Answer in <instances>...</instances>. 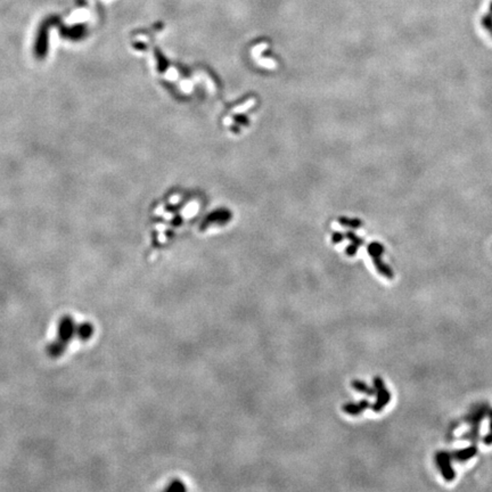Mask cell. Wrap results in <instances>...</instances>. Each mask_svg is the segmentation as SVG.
Wrapping results in <instances>:
<instances>
[{"mask_svg": "<svg viewBox=\"0 0 492 492\" xmlns=\"http://www.w3.org/2000/svg\"><path fill=\"white\" fill-rule=\"evenodd\" d=\"M347 236L349 237V238H350V239L352 240V243H351V245L349 246V248L346 250V253L348 254L349 257H353V256H355V254L357 253L358 249H359V246H360V244H361V240H360L359 238H358L357 236L353 235V234H348Z\"/></svg>", "mask_w": 492, "mask_h": 492, "instance_id": "cell-5", "label": "cell"}, {"mask_svg": "<svg viewBox=\"0 0 492 492\" xmlns=\"http://www.w3.org/2000/svg\"><path fill=\"white\" fill-rule=\"evenodd\" d=\"M482 24L484 25V28L492 31V17L490 15L484 16L482 20Z\"/></svg>", "mask_w": 492, "mask_h": 492, "instance_id": "cell-6", "label": "cell"}, {"mask_svg": "<svg viewBox=\"0 0 492 492\" xmlns=\"http://www.w3.org/2000/svg\"><path fill=\"white\" fill-rule=\"evenodd\" d=\"M491 12H492V4H491Z\"/></svg>", "mask_w": 492, "mask_h": 492, "instance_id": "cell-8", "label": "cell"}, {"mask_svg": "<svg viewBox=\"0 0 492 492\" xmlns=\"http://www.w3.org/2000/svg\"><path fill=\"white\" fill-rule=\"evenodd\" d=\"M351 386L353 390H356L357 392H359L361 395H365L367 397H374L376 395V391H375L374 386H369L368 384L365 383L364 381H360V379H353L351 382Z\"/></svg>", "mask_w": 492, "mask_h": 492, "instance_id": "cell-4", "label": "cell"}, {"mask_svg": "<svg viewBox=\"0 0 492 492\" xmlns=\"http://www.w3.org/2000/svg\"><path fill=\"white\" fill-rule=\"evenodd\" d=\"M369 407H372V405H370V402L368 400L361 399L359 402H357V404H355V402H349V404L343 405L342 410L343 413L347 415L360 416L362 413H365Z\"/></svg>", "mask_w": 492, "mask_h": 492, "instance_id": "cell-3", "label": "cell"}, {"mask_svg": "<svg viewBox=\"0 0 492 492\" xmlns=\"http://www.w3.org/2000/svg\"><path fill=\"white\" fill-rule=\"evenodd\" d=\"M342 240H343V237H342L341 234H338V232H337V234H334L333 235V241H334V243H341Z\"/></svg>", "mask_w": 492, "mask_h": 492, "instance_id": "cell-7", "label": "cell"}, {"mask_svg": "<svg viewBox=\"0 0 492 492\" xmlns=\"http://www.w3.org/2000/svg\"><path fill=\"white\" fill-rule=\"evenodd\" d=\"M373 386L375 387V391H376V401L374 402L370 408H372L374 413H382L385 409V407L390 404L391 395L386 388L383 378L379 376L373 378Z\"/></svg>", "mask_w": 492, "mask_h": 492, "instance_id": "cell-2", "label": "cell"}, {"mask_svg": "<svg viewBox=\"0 0 492 492\" xmlns=\"http://www.w3.org/2000/svg\"><path fill=\"white\" fill-rule=\"evenodd\" d=\"M368 253L369 256L373 259V263L376 270L378 271L379 275H382L383 277H385L387 279H393L395 278V274H393V270L388 267L385 262H384L381 257L384 253V248L379 243H372L368 246Z\"/></svg>", "mask_w": 492, "mask_h": 492, "instance_id": "cell-1", "label": "cell"}]
</instances>
